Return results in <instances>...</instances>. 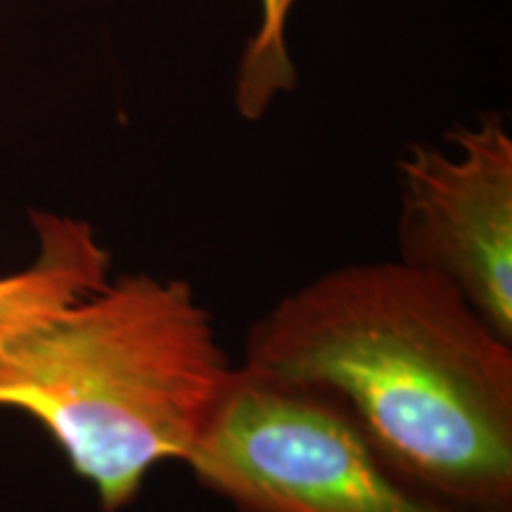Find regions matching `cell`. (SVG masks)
Listing matches in <instances>:
<instances>
[{
	"label": "cell",
	"instance_id": "4",
	"mask_svg": "<svg viewBox=\"0 0 512 512\" xmlns=\"http://www.w3.org/2000/svg\"><path fill=\"white\" fill-rule=\"evenodd\" d=\"M458 155L399 162V261L446 278L512 344V138L498 114L453 131Z\"/></svg>",
	"mask_w": 512,
	"mask_h": 512
},
{
	"label": "cell",
	"instance_id": "3",
	"mask_svg": "<svg viewBox=\"0 0 512 512\" xmlns=\"http://www.w3.org/2000/svg\"><path fill=\"white\" fill-rule=\"evenodd\" d=\"M185 465L235 512H494L415 489L335 399L242 366Z\"/></svg>",
	"mask_w": 512,
	"mask_h": 512
},
{
	"label": "cell",
	"instance_id": "2",
	"mask_svg": "<svg viewBox=\"0 0 512 512\" xmlns=\"http://www.w3.org/2000/svg\"><path fill=\"white\" fill-rule=\"evenodd\" d=\"M235 366L181 278L128 273L0 347V408L41 422L105 512L183 463Z\"/></svg>",
	"mask_w": 512,
	"mask_h": 512
},
{
	"label": "cell",
	"instance_id": "5",
	"mask_svg": "<svg viewBox=\"0 0 512 512\" xmlns=\"http://www.w3.org/2000/svg\"><path fill=\"white\" fill-rule=\"evenodd\" d=\"M31 221L38 233L36 261L0 278V347L110 283L112 256L86 221L50 211H34Z\"/></svg>",
	"mask_w": 512,
	"mask_h": 512
},
{
	"label": "cell",
	"instance_id": "1",
	"mask_svg": "<svg viewBox=\"0 0 512 512\" xmlns=\"http://www.w3.org/2000/svg\"><path fill=\"white\" fill-rule=\"evenodd\" d=\"M242 368L335 399L415 489L512 508V344L441 275L403 261L318 275L249 330Z\"/></svg>",
	"mask_w": 512,
	"mask_h": 512
},
{
	"label": "cell",
	"instance_id": "6",
	"mask_svg": "<svg viewBox=\"0 0 512 512\" xmlns=\"http://www.w3.org/2000/svg\"><path fill=\"white\" fill-rule=\"evenodd\" d=\"M294 0H261V27L242 55L235 105L245 119H259L275 95L297 86V69L287 55L285 19Z\"/></svg>",
	"mask_w": 512,
	"mask_h": 512
}]
</instances>
